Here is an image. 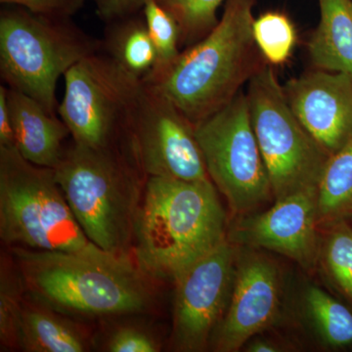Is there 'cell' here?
I'll return each instance as SVG.
<instances>
[{
    "label": "cell",
    "mask_w": 352,
    "mask_h": 352,
    "mask_svg": "<svg viewBox=\"0 0 352 352\" xmlns=\"http://www.w3.org/2000/svg\"><path fill=\"white\" fill-rule=\"evenodd\" d=\"M252 36L264 59L274 66L286 63L296 47L295 25L282 13H264L254 19Z\"/></svg>",
    "instance_id": "obj_22"
},
{
    "label": "cell",
    "mask_w": 352,
    "mask_h": 352,
    "mask_svg": "<svg viewBox=\"0 0 352 352\" xmlns=\"http://www.w3.org/2000/svg\"><path fill=\"white\" fill-rule=\"evenodd\" d=\"M96 6L97 15L105 22L124 19L136 15L143 9L148 0H92Z\"/></svg>",
    "instance_id": "obj_28"
},
{
    "label": "cell",
    "mask_w": 352,
    "mask_h": 352,
    "mask_svg": "<svg viewBox=\"0 0 352 352\" xmlns=\"http://www.w3.org/2000/svg\"><path fill=\"white\" fill-rule=\"evenodd\" d=\"M351 221L352 222V219H351Z\"/></svg>",
    "instance_id": "obj_31"
},
{
    "label": "cell",
    "mask_w": 352,
    "mask_h": 352,
    "mask_svg": "<svg viewBox=\"0 0 352 352\" xmlns=\"http://www.w3.org/2000/svg\"><path fill=\"white\" fill-rule=\"evenodd\" d=\"M14 141L20 154L36 166L55 168L71 135L68 126L29 95L7 87Z\"/></svg>",
    "instance_id": "obj_15"
},
{
    "label": "cell",
    "mask_w": 352,
    "mask_h": 352,
    "mask_svg": "<svg viewBox=\"0 0 352 352\" xmlns=\"http://www.w3.org/2000/svg\"><path fill=\"white\" fill-rule=\"evenodd\" d=\"M296 117L329 156L352 138V78L338 72H310L284 87Z\"/></svg>",
    "instance_id": "obj_14"
},
{
    "label": "cell",
    "mask_w": 352,
    "mask_h": 352,
    "mask_svg": "<svg viewBox=\"0 0 352 352\" xmlns=\"http://www.w3.org/2000/svg\"><path fill=\"white\" fill-rule=\"evenodd\" d=\"M283 298V275L276 261L258 249L238 247L230 300L210 349L217 352L239 351L276 323Z\"/></svg>",
    "instance_id": "obj_12"
},
{
    "label": "cell",
    "mask_w": 352,
    "mask_h": 352,
    "mask_svg": "<svg viewBox=\"0 0 352 352\" xmlns=\"http://www.w3.org/2000/svg\"><path fill=\"white\" fill-rule=\"evenodd\" d=\"M105 349L111 352H157L161 349L157 340L142 329L122 327L111 335Z\"/></svg>",
    "instance_id": "obj_26"
},
{
    "label": "cell",
    "mask_w": 352,
    "mask_h": 352,
    "mask_svg": "<svg viewBox=\"0 0 352 352\" xmlns=\"http://www.w3.org/2000/svg\"><path fill=\"white\" fill-rule=\"evenodd\" d=\"M12 349L25 352H85L88 342L74 322L25 295L14 324Z\"/></svg>",
    "instance_id": "obj_16"
},
{
    "label": "cell",
    "mask_w": 352,
    "mask_h": 352,
    "mask_svg": "<svg viewBox=\"0 0 352 352\" xmlns=\"http://www.w3.org/2000/svg\"><path fill=\"white\" fill-rule=\"evenodd\" d=\"M238 247L228 239L176 278L171 347L205 351L223 318L232 292Z\"/></svg>",
    "instance_id": "obj_11"
},
{
    "label": "cell",
    "mask_w": 352,
    "mask_h": 352,
    "mask_svg": "<svg viewBox=\"0 0 352 352\" xmlns=\"http://www.w3.org/2000/svg\"><path fill=\"white\" fill-rule=\"evenodd\" d=\"M195 134L208 176L234 214H252L274 199L247 95L240 91L195 124Z\"/></svg>",
    "instance_id": "obj_8"
},
{
    "label": "cell",
    "mask_w": 352,
    "mask_h": 352,
    "mask_svg": "<svg viewBox=\"0 0 352 352\" xmlns=\"http://www.w3.org/2000/svg\"><path fill=\"white\" fill-rule=\"evenodd\" d=\"M0 238L38 251L101 250L76 221L54 168L31 163L16 146H0Z\"/></svg>",
    "instance_id": "obj_5"
},
{
    "label": "cell",
    "mask_w": 352,
    "mask_h": 352,
    "mask_svg": "<svg viewBox=\"0 0 352 352\" xmlns=\"http://www.w3.org/2000/svg\"><path fill=\"white\" fill-rule=\"evenodd\" d=\"M303 309L308 324L324 346H352V312L339 300L314 285L303 293Z\"/></svg>",
    "instance_id": "obj_20"
},
{
    "label": "cell",
    "mask_w": 352,
    "mask_h": 352,
    "mask_svg": "<svg viewBox=\"0 0 352 352\" xmlns=\"http://www.w3.org/2000/svg\"><path fill=\"white\" fill-rule=\"evenodd\" d=\"M180 29V43H196L219 23L217 10L224 0H157Z\"/></svg>",
    "instance_id": "obj_23"
},
{
    "label": "cell",
    "mask_w": 352,
    "mask_h": 352,
    "mask_svg": "<svg viewBox=\"0 0 352 352\" xmlns=\"http://www.w3.org/2000/svg\"><path fill=\"white\" fill-rule=\"evenodd\" d=\"M0 146H15L10 113L7 103V87H0Z\"/></svg>",
    "instance_id": "obj_29"
},
{
    "label": "cell",
    "mask_w": 352,
    "mask_h": 352,
    "mask_svg": "<svg viewBox=\"0 0 352 352\" xmlns=\"http://www.w3.org/2000/svg\"><path fill=\"white\" fill-rule=\"evenodd\" d=\"M12 258V256H11ZM2 259L0 279V340L2 347L12 349L14 324L25 293L17 266Z\"/></svg>",
    "instance_id": "obj_25"
},
{
    "label": "cell",
    "mask_w": 352,
    "mask_h": 352,
    "mask_svg": "<svg viewBox=\"0 0 352 352\" xmlns=\"http://www.w3.org/2000/svg\"><path fill=\"white\" fill-rule=\"evenodd\" d=\"M319 229L317 188H310L275 201L264 212L238 217L227 239L238 247L277 252L310 271L319 263Z\"/></svg>",
    "instance_id": "obj_13"
},
{
    "label": "cell",
    "mask_w": 352,
    "mask_h": 352,
    "mask_svg": "<svg viewBox=\"0 0 352 352\" xmlns=\"http://www.w3.org/2000/svg\"><path fill=\"white\" fill-rule=\"evenodd\" d=\"M25 295L66 316L138 314L149 305L147 275L126 254L11 248Z\"/></svg>",
    "instance_id": "obj_2"
},
{
    "label": "cell",
    "mask_w": 352,
    "mask_h": 352,
    "mask_svg": "<svg viewBox=\"0 0 352 352\" xmlns=\"http://www.w3.org/2000/svg\"><path fill=\"white\" fill-rule=\"evenodd\" d=\"M85 0H0L6 6L22 7L44 17L71 19L85 4Z\"/></svg>",
    "instance_id": "obj_27"
},
{
    "label": "cell",
    "mask_w": 352,
    "mask_h": 352,
    "mask_svg": "<svg viewBox=\"0 0 352 352\" xmlns=\"http://www.w3.org/2000/svg\"><path fill=\"white\" fill-rule=\"evenodd\" d=\"M124 153L146 178L210 180L195 126L144 80L139 83L129 111Z\"/></svg>",
    "instance_id": "obj_10"
},
{
    "label": "cell",
    "mask_w": 352,
    "mask_h": 352,
    "mask_svg": "<svg viewBox=\"0 0 352 352\" xmlns=\"http://www.w3.org/2000/svg\"><path fill=\"white\" fill-rule=\"evenodd\" d=\"M321 18L310 38L312 63L320 69L352 78V3L351 0H319Z\"/></svg>",
    "instance_id": "obj_17"
},
{
    "label": "cell",
    "mask_w": 352,
    "mask_h": 352,
    "mask_svg": "<svg viewBox=\"0 0 352 352\" xmlns=\"http://www.w3.org/2000/svg\"><path fill=\"white\" fill-rule=\"evenodd\" d=\"M245 95L274 200L317 188L330 156L296 117L271 67H259Z\"/></svg>",
    "instance_id": "obj_7"
},
{
    "label": "cell",
    "mask_w": 352,
    "mask_h": 352,
    "mask_svg": "<svg viewBox=\"0 0 352 352\" xmlns=\"http://www.w3.org/2000/svg\"><path fill=\"white\" fill-rule=\"evenodd\" d=\"M76 221L103 251L129 254L142 195L140 171L124 152L74 142L54 168Z\"/></svg>",
    "instance_id": "obj_4"
},
{
    "label": "cell",
    "mask_w": 352,
    "mask_h": 352,
    "mask_svg": "<svg viewBox=\"0 0 352 352\" xmlns=\"http://www.w3.org/2000/svg\"><path fill=\"white\" fill-rule=\"evenodd\" d=\"M102 50L127 73L148 78L157 65V51L145 20L135 15L109 23Z\"/></svg>",
    "instance_id": "obj_18"
},
{
    "label": "cell",
    "mask_w": 352,
    "mask_h": 352,
    "mask_svg": "<svg viewBox=\"0 0 352 352\" xmlns=\"http://www.w3.org/2000/svg\"><path fill=\"white\" fill-rule=\"evenodd\" d=\"M64 80L57 113L74 142L124 153L129 113L142 80L98 51L74 65Z\"/></svg>",
    "instance_id": "obj_9"
},
{
    "label": "cell",
    "mask_w": 352,
    "mask_h": 352,
    "mask_svg": "<svg viewBox=\"0 0 352 352\" xmlns=\"http://www.w3.org/2000/svg\"><path fill=\"white\" fill-rule=\"evenodd\" d=\"M245 351L249 352H278L283 351V346L275 340L266 338L254 337L245 344Z\"/></svg>",
    "instance_id": "obj_30"
},
{
    "label": "cell",
    "mask_w": 352,
    "mask_h": 352,
    "mask_svg": "<svg viewBox=\"0 0 352 352\" xmlns=\"http://www.w3.org/2000/svg\"><path fill=\"white\" fill-rule=\"evenodd\" d=\"M254 0H227L207 36L161 73L145 78L195 126L226 105L258 71L252 36Z\"/></svg>",
    "instance_id": "obj_3"
},
{
    "label": "cell",
    "mask_w": 352,
    "mask_h": 352,
    "mask_svg": "<svg viewBox=\"0 0 352 352\" xmlns=\"http://www.w3.org/2000/svg\"><path fill=\"white\" fill-rule=\"evenodd\" d=\"M102 50L69 19L44 17L19 6L0 13V76L6 87L57 113V82L83 58Z\"/></svg>",
    "instance_id": "obj_6"
},
{
    "label": "cell",
    "mask_w": 352,
    "mask_h": 352,
    "mask_svg": "<svg viewBox=\"0 0 352 352\" xmlns=\"http://www.w3.org/2000/svg\"><path fill=\"white\" fill-rule=\"evenodd\" d=\"M317 212L320 230L352 219V138L324 166L317 185Z\"/></svg>",
    "instance_id": "obj_19"
},
{
    "label": "cell",
    "mask_w": 352,
    "mask_h": 352,
    "mask_svg": "<svg viewBox=\"0 0 352 352\" xmlns=\"http://www.w3.org/2000/svg\"><path fill=\"white\" fill-rule=\"evenodd\" d=\"M319 263L336 289L352 303V223L322 229Z\"/></svg>",
    "instance_id": "obj_21"
},
{
    "label": "cell",
    "mask_w": 352,
    "mask_h": 352,
    "mask_svg": "<svg viewBox=\"0 0 352 352\" xmlns=\"http://www.w3.org/2000/svg\"><path fill=\"white\" fill-rule=\"evenodd\" d=\"M142 10L148 31L157 51L156 68L150 76L156 75L168 69L179 56V25L173 16L157 0H148Z\"/></svg>",
    "instance_id": "obj_24"
},
{
    "label": "cell",
    "mask_w": 352,
    "mask_h": 352,
    "mask_svg": "<svg viewBox=\"0 0 352 352\" xmlns=\"http://www.w3.org/2000/svg\"><path fill=\"white\" fill-rule=\"evenodd\" d=\"M351 3H352V0H351Z\"/></svg>",
    "instance_id": "obj_32"
},
{
    "label": "cell",
    "mask_w": 352,
    "mask_h": 352,
    "mask_svg": "<svg viewBox=\"0 0 352 352\" xmlns=\"http://www.w3.org/2000/svg\"><path fill=\"white\" fill-rule=\"evenodd\" d=\"M226 210L212 180L146 178L134 222V254L147 276L176 278L227 239Z\"/></svg>",
    "instance_id": "obj_1"
}]
</instances>
